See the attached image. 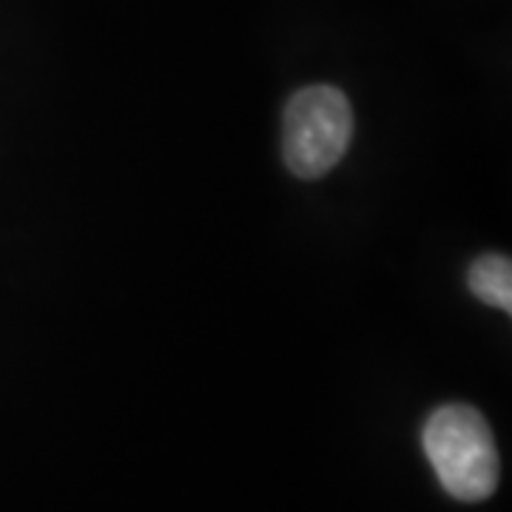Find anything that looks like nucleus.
Masks as SVG:
<instances>
[{
  "label": "nucleus",
  "instance_id": "1",
  "mask_svg": "<svg viewBox=\"0 0 512 512\" xmlns=\"http://www.w3.org/2000/svg\"><path fill=\"white\" fill-rule=\"evenodd\" d=\"M421 444L441 487L456 501L476 504L495 493L501 478V458L493 430L476 407H439L424 424Z\"/></svg>",
  "mask_w": 512,
  "mask_h": 512
},
{
  "label": "nucleus",
  "instance_id": "2",
  "mask_svg": "<svg viewBox=\"0 0 512 512\" xmlns=\"http://www.w3.org/2000/svg\"><path fill=\"white\" fill-rule=\"evenodd\" d=\"M353 137V109L333 86H311L291 97L282 123L285 163L302 180H319L345 157Z\"/></svg>",
  "mask_w": 512,
  "mask_h": 512
},
{
  "label": "nucleus",
  "instance_id": "3",
  "mask_svg": "<svg viewBox=\"0 0 512 512\" xmlns=\"http://www.w3.org/2000/svg\"><path fill=\"white\" fill-rule=\"evenodd\" d=\"M467 285L478 299L490 308L510 313L512 311V262L507 256H481L470 265Z\"/></svg>",
  "mask_w": 512,
  "mask_h": 512
}]
</instances>
